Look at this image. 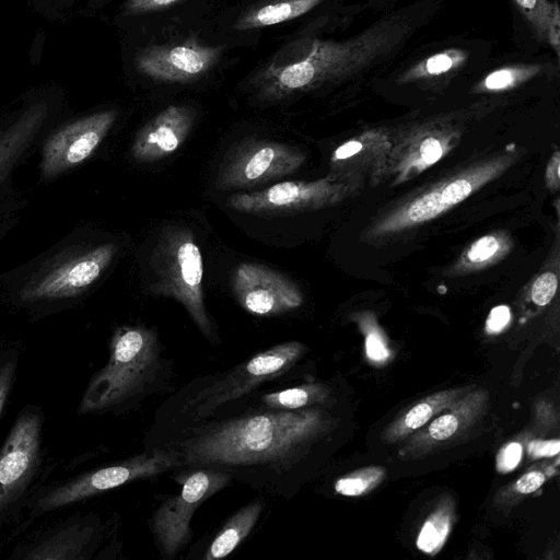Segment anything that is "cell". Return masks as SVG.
<instances>
[{
	"instance_id": "9c48e42d",
	"label": "cell",
	"mask_w": 560,
	"mask_h": 560,
	"mask_svg": "<svg viewBox=\"0 0 560 560\" xmlns=\"http://www.w3.org/2000/svg\"><path fill=\"white\" fill-rule=\"evenodd\" d=\"M339 195L340 188L327 178L285 180L258 191L234 194L228 199L226 206L252 215H287L329 206Z\"/></svg>"
},
{
	"instance_id": "f35d334b",
	"label": "cell",
	"mask_w": 560,
	"mask_h": 560,
	"mask_svg": "<svg viewBox=\"0 0 560 560\" xmlns=\"http://www.w3.org/2000/svg\"><path fill=\"white\" fill-rule=\"evenodd\" d=\"M559 152H555V154L551 156L546 172V179L549 188L557 189L559 187Z\"/></svg>"
},
{
	"instance_id": "ab89813d",
	"label": "cell",
	"mask_w": 560,
	"mask_h": 560,
	"mask_svg": "<svg viewBox=\"0 0 560 560\" xmlns=\"http://www.w3.org/2000/svg\"><path fill=\"white\" fill-rule=\"evenodd\" d=\"M361 148H362V143L359 141L352 140V141L346 142L345 144L340 145L334 152L332 160L335 162L346 160V159L354 155L355 153H358L361 150Z\"/></svg>"
},
{
	"instance_id": "1f68e13d",
	"label": "cell",
	"mask_w": 560,
	"mask_h": 560,
	"mask_svg": "<svg viewBox=\"0 0 560 560\" xmlns=\"http://www.w3.org/2000/svg\"><path fill=\"white\" fill-rule=\"evenodd\" d=\"M445 148L442 142L436 138H428L421 144L419 149V156L416 159V163L419 164V170L428 167L435 163L444 154Z\"/></svg>"
},
{
	"instance_id": "30bf717a",
	"label": "cell",
	"mask_w": 560,
	"mask_h": 560,
	"mask_svg": "<svg viewBox=\"0 0 560 560\" xmlns=\"http://www.w3.org/2000/svg\"><path fill=\"white\" fill-rule=\"evenodd\" d=\"M232 290L238 304L257 316L280 315L303 303L302 293L292 280L260 264L238 265L233 272Z\"/></svg>"
},
{
	"instance_id": "8d00e7d4",
	"label": "cell",
	"mask_w": 560,
	"mask_h": 560,
	"mask_svg": "<svg viewBox=\"0 0 560 560\" xmlns=\"http://www.w3.org/2000/svg\"><path fill=\"white\" fill-rule=\"evenodd\" d=\"M366 354L371 360L382 361L388 357V351L378 334L370 332L366 336Z\"/></svg>"
},
{
	"instance_id": "4fadbf2b",
	"label": "cell",
	"mask_w": 560,
	"mask_h": 560,
	"mask_svg": "<svg viewBox=\"0 0 560 560\" xmlns=\"http://www.w3.org/2000/svg\"><path fill=\"white\" fill-rule=\"evenodd\" d=\"M221 48L187 42L152 46L136 58L137 70L155 81L190 82L202 77L218 60Z\"/></svg>"
},
{
	"instance_id": "e0dca14e",
	"label": "cell",
	"mask_w": 560,
	"mask_h": 560,
	"mask_svg": "<svg viewBox=\"0 0 560 560\" xmlns=\"http://www.w3.org/2000/svg\"><path fill=\"white\" fill-rule=\"evenodd\" d=\"M323 0H281L265 4L243 15L234 25L235 30L247 31L276 25L296 19Z\"/></svg>"
},
{
	"instance_id": "ba28073f",
	"label": "cell",
	"mask_w": 560,
	"mask_h": 560,
	"mask_svg": "<svg viewBox=\"0 0 560 560\" xmlns=\"http://www.w3.org/2000/svg\"><path fill=\"white\" fill-rule=\"evenodd\" d=\"M117 247L112 243L72 250L34 275L21 291L26 302L78 296L109 266Z\"/></svg>"
},
{
	"instance_id": "5b68a950",
	"label": "cell",
	"mask_w": 560,
	"mask_h": 560,
	"mask_svg": "<svg viewBox=\"0 0 560 560\" xmlns=\"http://www.w3.org/2000/svg\"><path fill=\"white\" fill-rule=\"evenodd\" d=\"M305 347L299 341H287L261 351L238 366L224 373L189 402L197 416L206 417L224 404L241 398L265 381L275 378L303 355Z\"/></svg>"
},
{
	"instance_id": "277c9868",
	"label": "cell",
	"mask_w": 560,
	"mask_h": 560,
	"mask_svg": "<svg viewBox=\"0 0 560 560\" xmlns=\"http://www.w3.org/2000/svg\"><path fill=\"white\" fill-rule=\"evenodd\" d=\"M305 154L283 142L246 139L231 148L222 160L215 177L221 190L249 189L272 183L296 172Z\"/></svg>"
},
{
	"instance_id": "d590c367",
	"label": "cell",
	"mask_w": 560,
	"mask_h": 560,
	"mask_svg": "<svg viewBox=\"0 0 560 560\" xmlns=\"http://www.w3.org/2000/svg\"><path fill=\"white\" fill-rule=\"evenodd\" d=\"M545 482V475L540 471H528L515 483V489L522 494H529L538 490Z\"/></svg>"
},
{
	"instance_id": "e575fe53",
	"label": "cell",
	"mask_w": 560,
	"mask_h": 560,
	"mask_svg": "<svg viewBox=\"0 0 560 560\" xmlns=\"http://www.w3.org/2000/svg\"><path fill=\"white\" fill-rule=\"evenodd\" d=\"M528 454L534 458L552 457L560 452L559 440H535L528 444Z\"/></svg>"
},
{
	"instance_id": "d4e9b609",
	"label": "cell",
	"mask_w": 560,
	"mask_h": 560,
	"mask_svg": "<svg viewBox=\"0 0 560 560\" xmlns=\"http://www.w3.org/2000/svg\"><path fill=\"white\" fill-rule=\"evenodd\" d=\"M491 170H480L465 177H459L448 182L439 188L441 201L447 208L455 206L466 199L471 191L479 187L487 178L490 177Z\"/></svg>"
},
{
	"instance_id": "7c38bea8",
	"label": "cell",
	"mask_w": 560,
	"mask_h": 560,
	"mask_svg": "<svg viewBox=\"0 0 560 560\" xmlns=\"http://www.w3.org/2000/svg\"><path fill=\"white\" fill-rule=\"evenodd\" d=\"M40 420L23 413L12 427L0 451V513L23 493L39 458Z\"/></svg>"
},
{
	"instance_id": "44dd1931",
	"label": "cell",
	"mask_w": 560,
	"mask_h": 560,
	"mask_svg": "<svg viewBox=\"0 0 560 560\" xmlns=\"http://www.w3.org/2000/svg\"><path fill=\"white\" fill-rule=\"evenodd\" d=\"M456 394V393H455ZM454 392H444L425 398L412 406L396 423L395 432L404 434L408 431L419 429L427 423L431 417L448 405Z\"/></svg>"
},
{
	"instance_id": "f1b7e54d",
	"label": "cell",
	"mask_w": 560,
	"mask_h": 560,
	"mask_svg": "<svg viewBox=\"0 0 560 560\" xmlns=\"http://www.w3.org/2000/svg\"><path fill=\"white\" fill-rule=\"evenodd\" d=\"M558 287L557 276L552 272L540 275L532 288V300L539 306L547 305L555 296Z\"/></svg>"
},
{
	"instance_id": "cb8c5ba5",
	"label": "cell",
	"mask_w": 560,
	"mask_h": 560,
	"mask_svg": "<svg viewBox=\"0 0 560 560\" xmlns=\"http://www.w3.org/2000/svg\"><path fill=\"white\" fill-rule=\"evenodd\" d=\"M466 59V51L462 49H447L435 54L415 66L407 72L408 78H424L440 75L458 67Z\"/></svg>"
},
{
	"instance_id": "f546056e",
	"label": "cell",
	"mask_w": 560,
	"mask_h": 560,
	"mask_svg": "<svg viewBox=\"0 0 560 560\" xmlns=\"http://www.w3.org/2000/svg\"><path fill=\"white\" fill-rule=\"evenodd\" d=\"M459 428V419L454 413H444L435 418L429 425V434L433 440L443 441L453 436Z\"/></svg>"
},
{
	"instance_id": "d6986e66",
	"label": "cell",
	"mask_w": 560,
	"mask_h": 560,
	"mask_svg": "<svg viewBox=\"0 0 560 560\" xmlns=\"http://www.w3.org/2000/svg\"><path fill=\"white\" fill-rule=\"evenodd\" d=\"M324 395L318 385H302L268 393L261 397V401L271 409L299 410L323 399Z\"/></svg>"
},
{
	"instance_id": "836d02e7",
	"label": "cell",
	"mask_w": 560,
	"mask_h": 560,
	"mask_svg": "<svg viewBox=\"0 0 560 560\" xmlns=\"http://www.w3.org/2000/svg\"><path fill=\"white\" fill-rule=\"evenodd\" d=\"M510 308L506 305H500L491 310L487 322L486 329L489 334H498L502 331L510 322Z\"/></svg>"
},
{
	"instance_id": "83f0119b",
	"label": "cell",
	"mask_w": 560,
	"mask_h": 560,
	"mask_svg": "<svg viewBox=\"0 0 560 560\" xmlns=\"http://www.w3.org/2000/svg\"><path fill=\"white\" fill-rule=\"evenodd\" d=\"M500 250V238L494 235H486L469 247L467 258L472 264H483L493 258Z\"/></svg>"
},
{
	"instance_id": "4dcf8cb0",
	"label": "cell",
	"mask_w": 560,
	"mask_h": 560,
	"mask_svg": "<svg viewBox=\"0 0 560 560\" xmlns=\"http://www.w3.org/2000/svg\"><path fill=\"white\" fill-rule=\"evenodd\" d=\"M523 455V447L517 442H511L503 446L497 455V470L506 474L514 470Z\"/></svg>"
},
{
	"instance_id": "74e56055",
	"label": "cell",
	"mask_w": 560,
	"mask_h": 560,
	"mask_svg": "<svg viewBox=\"0 0 560 560\" xmlns=\"http://www.w3.org/2000/svg\"><path fill=\"white\" fill-rule=\"evenodd\" d=\"M14 375V364L7 362L0 365V415L3 410Z\"/></svg>"
},
{
	"instance_id": "5bb4252c",
	"label": "cell",
	"mask_w": 560,
	"mask_h": 560,
	"mask_svg": "<svg viewBox=\"0 0 560 560\" xmlns=\"http://www.w3.org/2000/svg\"><path fill=\"white\" fill-rule=\"evenodd\" d=\"M195 110L186 105H171L155 115L137 133L131 147L138 162H154L174 153L187 139Z\"/></svg>"
},
{
	"instance_id": "8992f818",
	"label": "cell",
	"mask_w": 560,
	"mask_h": 560,
	"mask_svg": "<svg viewBox=\"0 0 560 560\" xmlns=\"http://www.w3.org/2000/svg\"><path fill=\"white\" fill-rule=\"evenodd\" d=\"M231 475L212 468H195L183 481L182 490L167 499L152 516V532L164 556L174 557L191 536L194 513L214 493L222 490Z\"/></svg>"
},
{
	"instance_id": "ac0fdd59",
	"label": "cell",
	"mask_w": 560,
	"mask_h": 560,
	"mask_svg": "<svg viewBox=\"0 0 560 560\" xmlns=\"http://www.w3.org/2000/svg\"><path fill=\"white\" fill-rule=\"evenodd\" d=\"M445 210L446 207L441 201L439 188L432 189L413 199L392 219H389L386 222L387 230L400 229L415 223H422L438 217Z\"/></svg>"
},
{
	"instance_id": "7a4b0ae2",
	"label": "cell",
	"mask_w": 560,
	"mask_h": 560,
	"mask_svg": "<svg viewBox=\"0 0 560 560\" xmlns=\"http://www.w3.org/2000/svg\"><path fill=\"white\" fill-rule=\"evenodd\" d=\"M159 369V346L144 326L118 328L109 345L106 365L92 378L79 412H95L118 405L153 382Z\"/></svg>"
},
{
	"instance_id": "4316f807",
	"label": "cell",
	"mask_w": 560,
	"mask_h": 560,
	"mask_svg": "<svg viewBox=\"0 0 560 560\" xmlns=\"http://www.w3.org/2000/svg\"><path fill=\"white\" fill-rule=\"evenodd\" d=\"M515 2L534 25L536 33L544 38L551 20V4L547 0H515Z\"/></svg>"
},
{
	"instance_id": "7402d4cb",
	"label": "cell",
	"mask_w": 560,
	"mask_h": 560,
	"mask_svg": "<svg viewBox=\"0 0 560 560\" xmlns=\"http://www.w3.org/2000/svg\"><path fill=\"white\" fill-rule=\"evenodd\" d=\"M452 514L447 506L435 510L424 522L417 538V547L424 553L436 552L451 529Z\"/></svg>"
},
{
	"instance_id": "60d3db41",
	"label": "cell",
	"mask_w": 560,
	"mask_h": 560,
	"mask_svg": "<svg viewBox=\"0 0 560 560\" xmlns=\"http://www.w3.org/2000/svg\"><path fill=\"white\" fill-rule=\"evenodd\" d=\"M559 9L557 3H555V8L552 9L551 20L548 26V31H550V42L555 47L556 51H559Z\"/></svg>"
},
{
	"instance_id": "9a60e30c",
	"label": "cell",
	"mask_w": 560,
	"mask_h": 560,
	"mask_svg": "<svg viewBox=\"0 0 560 560\" xmlns=\"http://www.w3.org/2000/svg\"><path fill=\"white\" fill-rule=\"evenodd\" d=\"M47 116L46 103L33 104L0 132V182L36 138Z\"/></svg>"
},
{
	"instance_id": "603a6c76",
	"label": "cell",
	"mask_w": 560,
	"mask_h": 560,
	"mask_svg": "<svg viewBox=\"0 0 560 560\" xmlns=\"http://www.w3.org/2000/svg\"><path fill=\"white\" fill-rule=\"evenodd\" d=\"M386 476V470L378 466L357 469L339 478L335 491L347 497H359L377 487Z\"/></svg>"
},
{
	"instance_id": "3957f363",
	"label": "cell",
	"mask_w": 560,
	"mask_h": 560,
	"mask_svg": "<svg viewBox=\"0 0 560 560\" xmlns=\"http://www.w3.org/2000/svg\"><path fill=\"white\" fill-rule=\"evenodd\" d=\"M155 294L170 296L188 312L200 331L209 339L213 328L203 301V264L194 234L184 228L163 231L151 257Z\"/></svg>"
},
{
	"instance_id": "2e32d148",
	"label": "cell",
	"mask_w": 560,
	"mask_h": 560,
	"mask_svg": "<svg viewBox=\"0 0 560 560\" xmlns=\"http://www.w3.org/2000/svg\"><path fill=\"white\" fill-rule=\"evenodd\" d=\"M262 511L261 500H254L234 513L211 541L206 560L221 559L232 553L248 536Z\"/></svg>"
},
{
	"instance_id": "484cf974",
	"label": "cell",
	"mask_w": 560,
	"mask_h": 560,
	"mask_svg": "<svg viewBox=\"0 0 560 560\" xmlns=\"http://www.w3.org/2000/svg\"><path fill=\"white\" fill-rule=\"evenodd\" d=\"M537 66H513L489 73L480 83V90L503 91L514 88L536 74Z\"/></svg>"
},
{
	"instance_id": "8fae6325",
	"label": "cell",
	"mask_w": 560,
	"mask_h": 560,
	"mask_svg": "<svg viewBox=\"0 0 560 560\" xmlns=\"http://www.w3.org/2000/svg\"><path fill=\"white\" fill-rule=\"evenodd\" d=\"M116 118L117 112L108 109L56 130L43 147V178H54L86 160L103 141Z\"/></svg>"
},
{
	"instance_id": "52a82bcc",
	"label": "cell",
	"mask_w": 560,
	"mask_h": 560,
	"mask_svg": "<svg viewBox=\"0 0 560 560\" xmlns=\"http://www.w3.org/2000/svg\"><path fill=\"white\" fill-rule=\"evenodd\" d=\"M179 454L175 450H156L125 459L84 474L48 492L37 504L42 512H47L112 490L127 482L154 477L175 467Z\"/></svg>"
},
{
	"instance_id": "ffe728a7",
	"label": "cell",
	"mask_w": 560,
	"mask_h": 560,
	"mask_svg": "<svg viewBox=\"0 0 560 560\" xmlns=\"http://www.w3.org/2000/svg\"><path fill=\"white\" fill-rule=\"evenodd\" d=\"M91 536L90 530L79 532H65L59 535L51 537L50 539L43 541L39 546L34 548L28 559H59V558H72L70 552H78L86 544Z\"/></svg>"
},
{
	"instance_id": "d6a6232c",
	"label": "cell",
	"mask_w": 560,
	"mask_h": 560,
	"mask_svg": "<svg viewBox=\"0 0 560 560\" xmlns=\"http://www.w3.org/2000/svg\"><path fill=\"white\" fill-rule=\"evenodd\" d=\"M178 0H127L125 4L126 14H141L159 11L168 8Z\"/></svg>"
},
{
	"instance_id": "6da1fadb",
	"label": "cell",
	"mask_w": 560,
	"mask_h": 560,
	"mask_svg": "<svg viewBox=\"0 0 560 560\" xmlns=\"http://www.w3.org/2000/svg\"><path fill=\"white\" fill-rule=\"evenodd\" d=\"M314 410H279L219 422L180 443L183 463L192 468L287 471L319 429Z\"/></svg>"
}]
</instances>
